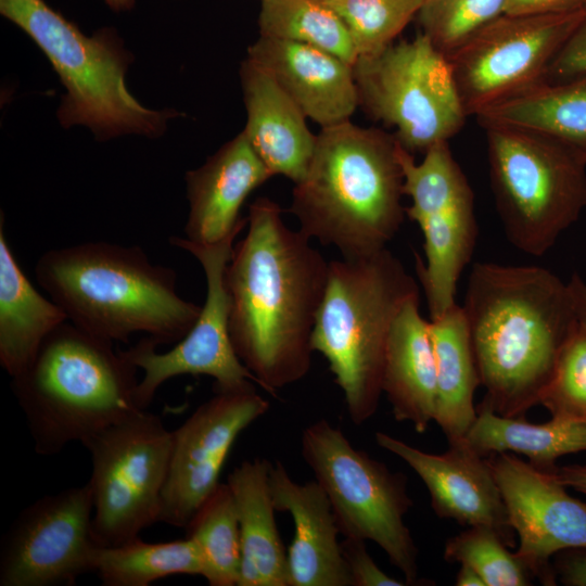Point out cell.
<instances>
[{
  "instance_id": "obj_41",
  "label": "cell",
  "mask_w": 586,
  "mask_h": 586,
  "mask_svg": "<svg viewBox=\"0 0 586 586\" xmlns=\"http://www.w3.org/2000/svg\"><path fill=\"white\" fill-rule=\"evenodd\" d=\"M566 283L577 323L586 329V282L574 273Z\"/></svg>"
},
{
  "instance_id": "obj_15",
  "label": "cell",
  "mask_w": 586,
  "mask_h": 586,
  "mask_svg": "<svg viewBox=\"0 0 586 586\" xmlns=\"http://www.w3.org/2000/svg\"><path fill=\"white\" fill-rule=\"evenodd\" d=\"M89 483L46 495L14 520L0 547V586L73 585L97 547Z\"/></svg>"
},
{
  "instance_id": "obj_20",
  "label": "cell",
  "mask_w": 586,
  "mask_h": 586,
  "mask_svg": "<svg viewBox=\"0 0 586 586\" xmlns=\"http://www.w3.org/2000/svg\"><path fill=\"white\" fill-rule=\"evenodd\" d=\"M246 58L267 71L321 128L349 120L359 106L353 66L324 50L259 36Z\"/></svg>"
},
{
  "instance_id": "obj_31",
  "label": "cell",
  "mask_w": 586,
  "mask_h": 586,
  "mask_svg": "<svg viewBox=\"0 0 586 586\" xmlns=\"http://www.w3.org/2000/svg\"><path fill=\"white\" fill-rule=\"evenodd\" d=\"M259 36L324 50L352 66L357 53L340 16L319 0H262Z\"/></svg>"
},
{
  "instance_id": "obj_32",
  "label": "cell",
  "mask_w": 586,
  "mask_h": 586,
  "mask_svg": "<svg viewBox=\"0 0 586 586\" xmlns=\"http://www.w3.org/2000/svg\"><path fill=\"white\" fill-rule=\"evenodd\" d=\"M343 21L357 59L380 53L394 42L423 0H327Z\"/></svg>"
},
{
  "instance_id": "obj_43",
  "label": "cell",
  "mask_w": 586,
  "mask_h": 586,
  "mask_svg": "<svg viewBox=\"0 0 586 586\" xmlns=\"http://www.w3.org/2000/svg\"><path fill=\"white\" fill-rule=\"evenodd\" d=\"M105 3L114 11H126L133 7L135 0H104Z\"/></svg>"
},
{
  "instance_id": "obj_5",
  "label": "cell",
  "mask_w": 586,
  "mask_h": 586,
  "mask_svg": "<svg viewBox=\"0 0 586 586\" xmlns=\"http://www.w3.org/2000/svg\"><path fill=\"white\" fill-rule=\"evenodd\" d=\"M138 370L114 342L68 320L58 327L11 380L35 451L59 454L142 410L136 403Z\"/></svg>"
},
{
  "instance_id": "obj_27",
  "label": "cell",
  "mask_w": 586,
  "mask_h": 586,
  "mask_svg": "<svg viewBox=\"0 0 586 586\" xmlns=\"http://www.w3.org/2000/svg\"><path fill=\"white\" fill-rule=\"evenodd\" d=\"M436 364L434 421L448 442L464 438L476 419L473 404L480 378L462 307L430 320Z\"/></svg>"
},
{
  "instance_id": "obj_35",
  "label": "cell",
  "mask_w": 586,
  "mask_h": 586,
  "mask_svg": "<svg viewBox=\"0 0 586 586\" xmlns=\"http://www.w3.org/2000/svg\"><path fill=\"white\" fill-rule=\"evenodd\" d=\"M539 404L551 417L586 421V329L579 324L564 344Z\"/></svg>"
},
{
  "instance_id": "obj_8",
  "label": "cell",
  "mask_w": 586,
  "mask_h": 586,
  "mask_svg": "<svg viewBox=\"0 0 586 586\" xmlns=\"http://www.w3.org/2000/svg\"><path fill=\"white\" fill-rule=\"evenodd\" d=\"M491 186L509 242L542 256L586 208V164L531 131L484 127Z\"/></svg>"
},
{
  "instance_id": "obj_1",
  "label": "cell",
  "mask_w": 586,
  "mask_h": 586,
  "mask_svg": "<svg viewBox=\"0 0 586 586\" xmlns=\"http://www.w3.org/2000/svg\"><path fill=\"white\" fill-rule=\"evenodd\" d=\"M281 213L269 198L252 202L247 232L226 267L232 346L273 396L310 370L311 334L329 272L310 239L290 229Z\"/></svg>"
},
{
  "instance_id": "obj_6",
  "label": "cell",
  "mask_w": 586,
  "mask_h": 586,
  "mask_svg": "<svg viewBox=\"0 0 586 586\" xmlns=\"http://www.w3.org/2000/svg\"><path fill=\"white\" fill-rule=\"evenodd\" d=\"M419 286L386 249L359 258L329 262L311 348L329 364L355 424L377 411L386 342L403 305Z\"/></svg>"
},
{
  "instance_id": "obj_33",
  "label": "cell",
  "mask_w": 586,
  "mask_h": 586,
  "mask_svg": "<svg viewBox=\"0 0 586 586\" xmlns=\"http://www.w3.org/2000/svg\"><path fill=\"white\" fill-rule=\"evenodd\" d=\"M508 547L496 530L483 525L469 526V530L447 540L444 558L472 568L485 586L531 585L535 575Z\"/></svg>"
},
{
  "instance_id": "obj_22",
  "label": "cell",
  "mask_w": 586,
  "mask_h": 586,
  "mask_svg": "<svg viewBox=\"0 0 586 586\" xmlns=\"http://www.w3.org/2000/svg\"><path fill=\"white\" fill-rule=\"evenodd\" d=\"M240 82L246 111L242 130L250 144L275 175L301 181L311 161L317 135L296 103L262 66L245 58Z\"/></svg>"
},
{
  "instance_id": "obj_42",
  "label": "cell",
  "mask_w": 586,
  "mask_h": 586,
  "mask_svg": "<svg viewBox=\"0 0 586 586\" xmlns=\"http://www.w3.org/2000/svg\"><path fill=\"white\" fill-rule=\"evenodd\" d=\"M455 582L457 586H485L477 572L466 564H460Z\"/></svg>"
},
{
  "instance_id": "obj_17",
  "label": "cell",
  "mask_w": 586,
  "mask_h": 586,
  "mask_svg": "<svg viewBox=\"0 0 586 586\" xmlns=\"http://www.w3.org/2000/svg\"><path fill=\"white\" fill-rule=\"evenodd\" d=\"M511 528L515 553L545 584L553 582L550 558L559 551L586 549V502L572 497L551 473L511 453L488 458Z\"/></svg>"
},
{
  "instance_id": "obj_10",
  "label": "cell",
  "mask_w": 586,
  "mask_h": 586,
  "mask_svg": "<svg viewBox=\"0 0 586 586\" xmlns=\"http://www.w3.org/2000/svg\"><path fill=\"white\" fill-rule=\"evenodd\" d=\"M359 106L408 152L449 141L468 117L445 54L419 33L353 65Z\"/></svg>"
},
{
  "instance_id": "obj_39",
  "label": "cell",
  "mask_w": 586,
  "mask_h": 586,
  "mask_svg": "<svg viewBox=\"0 0 586 586\" xmlns=\"http://www.w3.org/2000/svg\"><path fill=\"white\" fill-rule=\"evenodd\" d=\"M558 565L561 582L571 586H586V549H571Z\"/></svg>"
},
{
  "instance_id": "obj_12",
  "label": "cell",
  "mask_w": 586,
  "mask_h": 586,
  "mask_svg": "<svg viewBox=\"0 0 586 586\" xmlns=\"http://www.w3.org/2000/svg\"><path fill=\"white\" fill-rule=\"evenodd\" d=\"M396 156L411 200L405 214L424 239L425 262L416 254V270L434 320L457 304V283L476 244L474 195L448 141L429 148L420 163L397 141Z\"/></svg>"
},
{
  "instance_id": "obj_13",
  "label": "cell",
  "mask_w": 586,
  "mask_h": 586,
  "mask_svg": "<svg viewBox=\"0 0 586 586\" xmlns=\"http://www.w3.org/2000/svg\"><path fill=\"white\" fill-rule=\"evenodd\" d=\"M586 15L579 10L502 14L447 56L468 116L546 80L547 69Z\"/></svg>"
},
{
  "instance_id": "obj_38",
  "label": "cell",
  "mask_w": 586,
  "mask_h": 586,
  "mask_svg": "<svg viewBox=\"0 0 586 586\" xmlns=\"http://www.w3.org/2000/svg\"><path fill=\"white\" fill-rule=\"evenodd\" d=\"M586 7V0H507V15L564 13Z\"/></svg>"
},
{
  "instance_id": "obj_16",
  "label": "cell",
  "mask_w": 586,
  "mask_h": 586,
  "mask_svg": "<svg viewBox=\"0 0 586 586\" xmlns=\"http://www.w3.org/2000/svg\"><path fill=\"white\" fill-rule=\"evenodd\" d=\"M175 431L158 522L186 527L218 486L237 437L269 409L254 384L215 391Z\"/></svg>"
},
{
  "instance_id": "obj_44",
  "label": "cell",
  "mask_w": 586,
  "mask_h": 586,
  "mask_svg": "<svg viewBox=\"0 0 586 586\" xmlns=\"http://www.w3.org/2000/svg\"><path fill=\"white\" fill-rule=\"evenodd\" d=\"M319 1H327V0H319Z\"/></svg>"
},
{
  "instance_id": "obj_30",
  "label": "cell",
  "mask_w": 586,
  "mask_h": 586,
  "mask_svg": "<svg viewBox=\"0 0 586 586\" xmlns=\"http://www.w3.org/2000/svg\"><path fill=\"white\" fill-rule=\"evenodd\" d=\"M187 537L200 550L202 576L211 586H238L241 540L237 508L227 483H219L191 518Z\"/></svg>"
},
{
  "instance_id": "obj_29",
  "label": "cell",
  "mask_w": 586,
  "mask_h": 586,
  "mask_svg": "<svg viewBox=\"0 0 586 586\" xmlns=\"http://www.w3.org/2000/svg\"><path fill=\"white\" fill-rule=\"evenodd\" d=\"M92 572L104 586H148L171 575H201L203 563L195 543L186 536L164 543L136 538L113 546H97Z\"/></svg>"
},
{
  "instance_id": "obj_36",
  "label": "cell",
  "mask_w": 586,
  "mask_h": 586,
  "mask_svg": "<svg viewBox=\"0 0 586 586\" xmlns=\"http://www.w3.org/2000/svg\"><path fill=\"white\" fill-rule=\"evenodd\" d=\"M366 540L347 538L341 543L352 586H404L407 583L388 576L369 555Z\"/></svg>"
},
{
  "instance_id": "obj_4",
  "label": "cell",
  "mask_w": 586,
  "mask_h": 586,
  "mask_svg": "<svg viewBox=\"0 0 586 586\" xmlns=\"http://www.w3.org/2000/svg\"><path fill=\"white\" fill-rule=\"evenodd\" d=\"M394 135L351 120L321 128L304 178L294 183L289 211L300 230L343 258L383 249L405 216L403 173Z\"/></svg>"
},
{
  "instance_id": "obj_37",
  "label": "cell",
  "mask_w": 586,
  "mask_h": 586,
  "mask_svg": "<svg viewBox=\"0 0 586 586\" xmlns=\"http://www.w3.org/2000/svg\"><path fill=\"white\" fill-rule=\"evenodd\" d=\"M586 75V15L552 59L546 80H562Z\"/></svg>"
},
{
  "instance_id": "obj_7",
  "label": "cell",
  "mask_w": 586,
  "mask_h": 586,
  "mask_svg": "<svg viewBox=\"0 0 586 586\" xmlns=\"http://www.w3.org/2000/svg\"><path fill=\"white\" fill-rule=\"evenodd\" d=\"M0 13L26 33L58 74L65 94L56 112L65 127L85 126L100 140L124 135H163L173 109L151 110L129 91L133 58L111 28L85 35L44 0H0Z\"/></svg>"
},
{
  "instance_id": "obj_28",
  "label": "cell",
  "mask_w": 586,
  "mask_h": 586,
  "mask_svg": "<svg viewBox=\"0 0 586 586\" xmlns=\"http://www.w3.org/2000/svg\"><path fill=\"white\" fill-rule=\"evenodd\" d=\"M464 440L482 456L521 454L532 466L550 473L561 456L586 451V421L551 417L548 422L532 423L497 415L482 402Z\"/></svg>"
},
{
  "instance_id": "obj_23",
  "label": "cell",
  "mask_w": 586,
  "mask_h": 586,
  "mask_svg": "<svg viewBox=\"0 0 586 586\" xmlns=\"http://www.w3.org/2000/svg\"><path fill=\"white\" fill-rule=\"evenodd\" d=\"M382 390L397 421L424 433L434 421L436 364L430 321L419 310V294L395 317L386 342Z\"/></svg>"
},
{
  "instance_id": "obj_9",
  "label": "cell",
  "mask_w": 586,
  "mask_h": 586,
  "mask_svg": "<svg viewBox=\"0 0 586 586\" xmlns=\"http://www.w3.org/2000/svg\"><path fill=\"white\" fill-rule=\"evenodd\" d=\"M301 453L330 500L340 533L374 542L407 585H415L418 552L404 523L412 506L406 476L355 448L326 419L303 431Z\"/></svg>"
},
{
  "instance_id": "obj_2",
  "label": "cell",
  "mask_w": 586,
  "mask_h": 586,
  "mask_svg": "<svg viewBox=\"0 0 586 586\" xmlns=\"http://www.w3.org/2000/svg\"><path fill=\"white\" fill-rule=\"evenodd\" d=\"M461 307L486 390L482 402L524 418L578 324L568 283L539 266L476 263Z\"/></svg>"
},
{
  "instance_id": "obj_14",
  "label": "cell",
  "mask_w": 586,
  "mask_h": 586,
  "mask_svg": "<svg viewBox=\"0 0 586 586\" xmlns=\"http://www.w3.org/2000/svg\"><path fill=\"white\" fill-rule=\"evenodd\" d=\"M235 238L216 244H195L186 238L171 237L169 243L191 253L201 264L206 280V297L194 326L168 352L158 353L160 345L144 336L125 356L143 378L136 388V403L146 409L157 388L167 380L183 375H208L216 391H234L256 383L254 375L239 359L229 333L230 301L226 284V267Z\"/></svg>"
},
{
  "instance_id": "obj_25",
  "label": "cell",
  "mask_w": 586,
  "mask_h": 586,
  "mask_svg": "<svg viewBox=\"0 0 586 586\" xmlns=\"http://www.w3.org/2000/svg\"><path fill=\"white\" fill-rule=\"evenodd\" d=\"M479 124L547 137L586 164V75L544 80L476 116Z\"/></svg>"
},
{
  "instance_id": "obj_24",
  "label": "cell",
  "mask_w": 586,
  "mask_h": 586,
  "mask_svg": "<svg viewBox=\"0 0 586 586\" xmlns=\"http://www.w3.org/2000/svg\"><path fill=\"white\" fill-rule=\"evenodd\" d=\"M270 467L266 459L245 460L227 477L240 530L238 586H289L286 552L275 518Z\"/></svg>"
},
{
  "instance_id": "obj_18",
  "label": "cell",
  "mask_w": 586,
  "mask_h": 586,
  "mask_svg": "<svg viewBox=\"0 0 586 586\" xmlns=\"http://www.w3.org/2000/svg\"><path fill=\"white\" fill-rule=\"evenodd\" d=\"M377 444L403 459L426 486L434 512L466 526L496 530L509 547L513 531L488 459L464 438L449 443L443 454L418 449L384 432L375 433Z\"/></svg>"
},
{
  "instance_id": "obj_34",
  "label": "cell",
  "mask_w": 586,
  "mask_h": 586,
  "mask_svg": "<svg viewBox=\"0 0 586 586\" xmlns=\"http://www.w3.org/2000/svg\"><path fill=\"white\" fill-rule=\"evenodd\" d=\"M506 5L507 0H423L417 15L421 33L448 56L505 14Z\"/></svg>"
},
{
  "instance_id": "obj_40",
  "label": "cell",
  "mask_w": 586,
  "mask_h": 586,
  "mask_svg": "<svg viewBox=\"0 0 586 586\" xmlns=\"http://www.w3.org/2000/svg\"><path fill=\"white\" fill-rule=\"evenodd\" d=\"M550 473L563 486L586 495V464L556 467Z\"/></svg>"
},
{
  "instance_id": "obj_3",
  "label": "cell",
  "mask_w": 586,
  "mask_h": 586,
  "mask_svg": "<svg viewBox=\"0 0 586 586\" xmlns=\"http://www.w3.org/2000/svg\"><path fill=\"white\" fill-rule=\"evenodd\" d=\"M35 275L69 322L111 342L143 333L158 344L177 343L202 308L178 294L175 270L153 264L137 245L98 241L50 250Z\"/></svg>"
},
{
  "instance_id": "obj_21",
  "label": "cell",
  "mask_w": 586,
  "mask_h": 586,
  "mask_svg": "<svg viewBox=\"0 0 586 586\" xmlns=\"http://www.w3.org/2000/svg\"><path fill=\"white\" fill-rule=\"evenodd\" d=\"M269 480L276 510L289 512L294 523L286 552L289 586H352L341 533L320 484L296 483L279 461L271 463Z\"/></svg>"
},
{
  "instance_id": "obj_11",
  "label": "cell",
  "mask_w": 586,
  "mask_h": 586,
  "mask_svg": "<svg viewBox=\"0 0 586 586\" xmlns=\"http://www.w3.org/2000/svg\"><path fill=\"white\" fill-rule=\"evenodd\" d=\"M171 440L162 418L144 409L82 443L91 460V536L97 546L128 543L158 522Z\"/></svg>"
},
{
  "instance_id": "obj_19",
  "label": "cell",
  "mask_w": 586,
  "mask_h": 586,
  "mask_svg": "<svg viewBox=\"0 0 586 586\" xmlns=\"http://www.w3.org/2000/svg\"><path fill=\"white\" fill-rule=\"evenodd\" d=\"M272 177L243 131L220 146L203 165L186 173L189 214L186 239L216 244L247 226L241 217L246 198Z\"/></svg>"
},
{
  "instance_id": "obj_26",
  "label": "cell",
  "mask_w": 586,
  "mask_h": 586,
  "mask_svg": "<svg viewBox=\"0 0 586 586\" xmlns=\"http://www.w3.org/2000/svg\"><path fill=\"white\" fill-rule=\"evenodd\" d=\"M0 216V364L13 378L34 359L46 337L68 320L28 280L8 244Z\"/></svg>"
}]
</instances>
